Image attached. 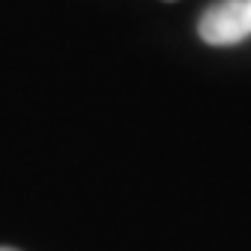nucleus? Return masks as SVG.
Wrapping results in <instances>:
<instances>
[{
    "mask_svg": "<svg viewBox=\"0 0 251 251\" xmlns=\"http://www.w3.org/2000/svg\"><path fill=\"white\" fill-rule=\"evenodd\" d=\"M200 37L209 46H236L251 37V0H221L203 12Z\"/></svg>",
    "mask_w": 251,
    "mask_h": 251,
    "instance_id": "nucleus-1",
    "label": "nucleus"
},
{
    "mask_svg": "<svg viewBox=\"0 0 251 251\" xmlns=\"http://www.w3.org/2000/svg\"><path fill=\"white\" fill-rule=\"evenodd\" d=\"M0 251H15V248H0Z\"/></svg>",
    "mask_w": 251,
    "mask_h": 251,
    "instance_id": "nucleus-2",
    "label": "nucleus"
}]
</instances>
